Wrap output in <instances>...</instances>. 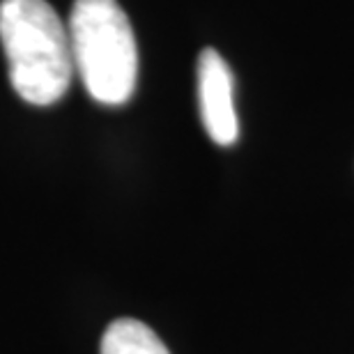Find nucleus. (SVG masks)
<instances>
[{
    "mask_svg": "<svg viewBox=\"0 0 354 354\" xmlns=\"http://www.w3.org/2000/svg\"><path fill=\"white\" fill-rule=\"evenodd\" d=\"M0 41L14 92L32 106L65 97L74 76L67 26L46 0H3Z\"/></svg>",
    "mask_w": 354,
    "mask_h": 354,
    "instance_id": "obj_1",
    "label": "nucleus"
},
{
    "mask_svg": "<svg viewBox=\"0 0 354 354\" xmlns=\"http://www.w3.org/2000/svg\"><path fill=\"white\" fill-rule=\"evenodd\" d=\"M74 69L95 102L122 106L138 79V48L118 0H76L69 14Z\"/></svg>",
    "mask_w": 354,
    "mask_h": 354,
    "instance_id": "obj_2",
    "label": "nucleus"
},
{
    "mask_svg": "<svg viewBox=\"0 0 354 354\" xmlns=\"http://www.w3.org/2000/svg\"><path fill=\"white\" fill-rule=\"evenodd\" d=\"M198 104L207 136L221 147L235 143L239 138L235 81L228 62L214 48H203L198 55Z\"/></svg>",
    "mask_w": 354,
    "mask_h": 354,
    "instance_id": "obj_3",
    "label": "nucleus"
},
{
    "mask_svg": "<svg viewBox=\"0 0 354 354\" xmlns=\"http://www.w3.org/2000/svg\"><path fill=\"white\" fill-rule=\"evenodd\" d=\"M102 354H171L164 341L133 317H120L111 322L102 338Z\"/></svg>",
    "mask_w": 354,
    "mask_h": 354,
    "instance_id": "obj_4",
    "label": "nucleus"
}]
</instances>
